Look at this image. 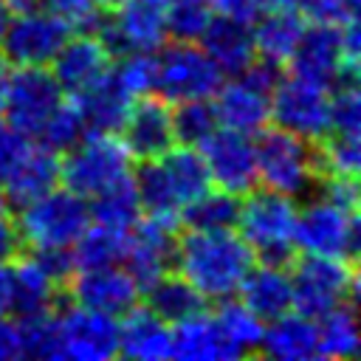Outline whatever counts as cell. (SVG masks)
I'll return each mask as SVG.
<instances>
[{"instance_id":"obj_1","label":"cell","mask_w":361,"mask_h":361,"mask_svg":"<svg viewBox=\"0 0 361 361\" xmlns=\"http://www.w3.org/2000/svg\"><path fill=\"white\" fill-rule=\"evenodd\" d=\"M257 257L251 245L234 231H183L175 243L172 271L180 274L203 299L237 296L245 274Z\"/></svg>"},{"instance_id":"obj_2","label":"cell","mask_w":361,"mask_h":361,"mask_svg":"<svg viewBox=\"0 0 361 361\" xmlns=\"http://www.w3.org/2000/svg\"><path fill=\"white\" fill-rule=\"evenodd\" d=\"M296 197L274 189H251L240 200L237 226L240 237L251 245L259 262L290 265L293 262V228H296Z\"/></svg>"},{"instance_id":"obj_3","label":"cell","mask_w":361,"mask_h":361,"mask_svg":"<svg viewBox=\"0 0 361 361\" xmlns=\"http://www.w3.org/2000/svg\"><path fill=\"white\" fill-rule=\"evenodd\" d=\"M257 152V180L265 189L299 197L316 189L319 166L313 141H305L282 127H265L254 141Z\"/></svg>"},{"instance_id":"obj_4","label":"cell","mask_w":361,"mask_h":361,"mask_svg":"<svg viewBox=\"0 0 361 361\" xmlns=\"http://www.w3.org/2000/svg\"><path fill=\"white\" fill-rule=\"evenodd\" d=\"M133 175V158L116 133H85L79 144L59 155V183L82 197Z\"/></svg>"},{"instance_id":"obj_5","label":"cell","mask_w":361,"mask_h":361,"mask_svg":"<svg viewBox=\"0 0 361 361\" xmlns=\"http://www.w3.org/2000/svg\"><path fill=\"white\" fill-rule=\"evenodd\" d=\"M87 223V197L65 186H54L45 195L28 200L17 214V228L23 245L28 248H71Z\"/></svg>"},{"instance_id":"obj_6","label":"cell","mask_w":361,"mask_h":361,"mask_svg":"<svg viewBox=\"0 0 361 361\" xmlns=\"http://www.w3.org/2000/svg\"><path fill=\"white\" fill-rule=\"evenodd\" d=\"M288 268H290L296 313L322 319L327 310L338 307L341 302H355L358 282H355V265L350 259L305 254Z\"/></svg>"},{"instance_id":"obj_7","label":"cell","mask_w":361,"mask_h":361,"mask_svg":"<svg viewBox=\"0 0 361 361\" xmlns=\"http://www.w3.org/2000/svg\"><path fill=\"white\" fill-rule=\"evenodd\" d=\"M220 82L223 73L197 42L172 39L155 51V93L172 104L183 99H212Z\"/></svg>"},{"instance_id":"obj_8","label":"cell","mask_w":361,"mask_h":361,"mask_svg":"<svg viewBox=\"0 0 361 361\" xmlns=\"http://www.w3.org/2000/svg\"><path fill=\"white\" fill-rule=\"evenodd\" d=\"M293 245L302 254L316 257H338V259H355L361 243H358V212H347L324 197L307 200L296 212V228H293Z\"/></svg>"},{"instance_id":"obj_9","label":"cell","mask_w":361,"mask_h":361,"mask_svg":"<svg viewBox=\"0 0 361 361\" xmlns=\"http://www.w3.org/2000/svg\"><path fill=\"white\" fill-rule=\"evenodd\" d=\"M62 99L65 93L48 65H14L0 93V113L17 130L37 135Z\"/></svg>"},{"instance_id":"obj_10","label":"cell","mask_w":361,"mask_h":361,"mask_svg":"<svg viewBox=\"0 0 361 361\" xmlns=\"http://www.w3.org/2000/svg\"><path fill=\"white\" fill-rule=\"evenodd\" d=\"M96 37L116 59L130 51H158L166 39V0H121L104 14Z\"/></svg>"},{"instance_id":"obj_11","label":"cell","mask_w":361,"mask_h":361,"mask_svg":"<svg viewBox=\"0 0 361 361\" xmlns=\"http://www.w3.org/2000/svg\"><path fill=\"white\" fill-rule=\"evenodd\" d=\"M73 28L51 8L8 14L0 31V51L8 65H51Z\"/></svg>"},{"instance_id":"obj_12","label":"cell","mask_w":361,"mask_h":361,"mask_svg":"<svg viewBox=\"0 0 361 361\" xmlns=\"http://www.w3.org/2000/svg\"><path fill=\"white\" fill-rule=\"evenodd\" d=\"M271 121L305 141H319L330 130V87L282 76L271 90Z\"/></svg>"},{"instance_id":"obj_13","label":"cell","mask_w":361,"mask_h":361,"mask_svg":"<svg viewBox=\"0 0 361 361\" xmlns=\"http://www.w3.org/2000/svg\"><path fill=\"white\" fill-rule=\"evenodd\" d=\"M54 330H56V358L71 361H107L118 355V319L71 305L54 307Z\"/></svg>"},{"instance_id":"obj_14","label":"cell","mask_w":361,"mask_h":361,"mask_svg":"<svg viewBox=\"0 0 361 361\" xmlns=\"http://www.w3.org/2000/svg\"><path fill=\"white\" fill-rule=\"evenodd\" d=\"M175 243H178V217L147 214L130 226L121 262L130 271V276L138 282L141 293L158 276L172 271Z\"/></svg>"},{"instance_id":"obj_15","label":"cell","mask_w":361,"mask_h":361,"mask_svg":"<svg viewBox=\"0 0 361 361\" xmlns=\"http://www.w3.org/2000/svg\"><path fill=\"white\" fill-rule=\"evenodd\" d=\"M197 152L203 155V164L209 169L212 186L231 192V195H245L251 192L257 180V152H254V135L217 127L209 138L197 144Z\"/></svg>"},{"instance_id":"obj_16","label":"cell","mask_w":361,"mask_h":361,"mask_svg":"<svg viewBox=\"0 0 361 361\" xmlns=\"http://www.w3.org/2000/svg\"><path fill=\"white\" fill-rule=\"evenodd\" d=\"M290 73L324 87H333L344 76H355L347 71L344 48H341V25L330 23H305V31L288 56Z\"/></svg>"},{"instance_id":"obj_17","label":"cell","mask_w":361,"mask_h":361,"mask_svg":"<svg viewBox=\"0 0 361 361\" xmlns=\"http://www.w3.org/2000/svg\"><path fill=\"white\" fill-rule=\"evenodd\" d=\"M65 288H68L73 305H82V307H90V310H99V313H107L116 319L141 302L138 282L121 265L73 271V276L68 279Z\"/></svg>"},{"instance_id":"obj_18","label":"cell","mask_w":361,"mask_h":361,"mask_svg":"<svg viewBox=\"0 0 361 361\" xmlns=\"http://www.w3.org/2000/svg\"><path fill=\"white\" fill-rule=\"evenodd\" d=\"M121 141L133 161H149L161 158L175 144L172 130V107L161 96H141L133 102L124 124H121Z\"/></svg>"},{"instance_id":"obj_19","label":"cell","mask_w":361,"mask_h":361,"mask_svg":"<svg viewBox=\"0 0 361 361\" xmlns=\"http://www.w3.org/2000/svg\"><path fill=\"white\" fill-rule=\"evenodd\" d=\"M113 56L107 54V48L102 45V39L96 34H85L76 31L65 39V45L56 51V56L51 59L48 71L54 73V79L59 82L62 93L76 96L79 90H85L87 85H93L107 68H110Z\"/></svg>"},{"instance_id":"obj_20","label":"cell","mask_w":361,"mask_h":361,"mask_svg":"<svg viewBox=\"0 0 361 361\" xmlns=\"http://www.w3.org/2000/svg\"><path fill=\"white\" fill-rule=\"evenodd\" d=\"M212 104L220 127L245 135H257L271 121V93L259 90L243 76H228V82H220L212 96Z\"/></svg>"},{"instance_id":"obj_21","label":"cell","mask_w":361,"mask_h":361,"mask_svg":"<svg viewBox=\"0 0 361 361\" xmlns=\"http://www.w3.org/2000/svg\"><path fill=\"white\" fill-rule=\"evenodd\" d=\"M197 45L206 51V56L223 73V79L240 76L257 59V45H254L251 25L228 20V17H220V14L212 17V23L206 25V31L197 39Z\"/></svg>"},{"instance_id":"obj_22","label":"cell","mask_w":361,"mask_h":361,"mask_svg":"<svg viewBox=\"0 0 361 361\" xmlns=\"http://www.w3.org/2000/svg\"><path fill=\"white\" fill-rule=\"evenodd\" d=\"M8 290H11V307L17 319H31L51 313L59 302V285L39 268V262L31 254H20L8 262Z\"/></svg>"},{"instance_id":"obj_23","label":"cell","mask_w":361,"mask_h":361,"mask_svg":"<svg viewBox=\"0 0 361 361\" xmlns=\"http://www.w3.org/2000/svg\"><path fill=\"white\" fill-rule=\"evenodd\" d=\"M73 102L85 118L87 133H118L135 99L121 87L116 73L107 68L93 85L79 90Z\"/></svg>"},{"instance_id":"obj_24","label":"cell","mask_w":361,"mask_h":361,"mask_svg":"<svg viewBox=\"0 0 361 361\" xmlns=\"http://www.w3.org/2000/svg\"><path fill=\"white\" fill-rule=\"evenodd\" d=\"M237 296L262 322H271V319L293 310L290 268L288 265H274V262H259V265L254 262V268L245 274Z\"/></svg>"},{"instance_id":"obj_25","label":"cell","mask_w":361,"mask_h":361,"mask_svg":"<svg viewBox=\"0 0 361 361\" xmlns=\"http://www.w3.org/2000/svg\"><path fill=\"white\" fill-rule=\"evenodd\" d=\"M169 347L172 327L149 307L133 305L118 316V355L135 361H161L169 358Z\"/></svg>"},{"instance_id":"obj_26","label":"cell","mask_w":361,"mask_h":361,"mask_svg":"<svg viewBox=\"0 0 361 361\" xmlns=\"http://www.w3.org/2000/svg\"><path fill=\"white\" fill-rule=\"evenodd\" d=\"M268 358L276 361H307L319 358V322L310 316H302L296 310H288L262 327L259 350Z\"/></svg>"},{"instance_id":"obj_27","label":"cell","mask_w":361,"mask_h":361,"mask_svg":"<svg viewBox=\"0 0 361 361\" xmlns=\"http://www.w3.org/2000/svg\"><path fill=\"white\" fill-rule=\"evenodd\" d=\"M59 183V155L42 144H34L25 161L0 183V192L8 206H25L28 200L45 195Z\"/></svg>"},{"instance_id":"obj_28","label":"cell","mask_w":361,"mask_h":361,"mask_svg":"<svg viewBox=\"0 0 361 361\" xmlns=\"http://www.w3.org/2000/svg\"><path fill=\"white\" fill-rule=\"evenodd\" d=\"M302 31H305V14L296 11V8L268 6L251 23L257 54L259 56H268L274 62H288V56L293 54Z\"/></svg>"},{"instance_id":"obj_29","label":"cell","mask_w":361,"mask_h":361,"mask_svg":"<svg viewBox=\"0 0 361 361\" xmlns=\"http://www.w3.org/2000/svg\"><path fill=\"white\" fill-rule=\"evenodd\" d=\"M212 319H214V327H217V333L223 338L228 361L254 355L259 350V338H262L265 322L254 310H248L240 299H234V296L220 299V307L214 310Z\"/></svg>"},{"instance_id":"obj_30","label":"cell","mask_w":361,"mask_h":361,"mask_svg":"<svg viewBox=\"0 0 361 361\" xmlns=\"http://www.w3.org/2000/svg\"><path fill=\"white\" fill-rule=\"evenodd\" d=\"M172 327V347H169V358H180V361H228L223 338L214 327V319L200 310Z\"/></svg>"},{"instance_id":"obj_31","label":"cell","mask_w":361,"mask_h":361,"mask_svg":"<svg viewBox=\"0 0 361 361\" xmlns=\"http://www.w3.org/2000/svg\"><path fill=\"white\" fill-rule=\"evenodd\" d=\"M141 296H147V307L158 313L166 324H178L206 307V299L180 274H172V271L158 276L149 288H144Z\"/></svg>"},{"instance_id":"obj_32","label":"cell","mask_w":361,"mask_h":361,"mask_svg":"<svg viewBox=\"0 0 361 361\" xmlns=\"http://www.w3.org/2000/svg\"><path fill=\"white\" fill-rule=\"evenodd\" d=\"M240 195L223 189H206L178 212V223L186 231H226L237 226Z\"/></svg>"},{"instance_id":"obj_33","label":"cell","mask_w":361,"mask_h":361,"mask_svg":"<svg viewBox=\"0 0 361 361\" xmlns=\"http://www.w3.org/2000/svg\"><path fill=\"white\" fill-rule=\"evenodd\" d=\"M161 164L166 169V178L175 189V197L180 206H186L189 200H195L197 195H203L206 189H212V178L209 169L203 164V155L197 152V147L189 144H172L164 155Z\"/></svg>"},{"instance_id":"obj_34","label":"cell","mask_w":361,"mask_h":361,"mask_svg":"<svg viewBox=\"0 0 361 361\" xmlns=\"http://www.w3.org/2000/svg\"><path fill=\"white\" fill-rule=\"evenodd\" d=\"M124 245H127V231L102 226V223H87V228L76 237L71 245L73 265L76 271L87 268H104V265H121L124 259Z\"/></svg>"},{"instance_id":"obj_35","label":"cell","mask_w":361,"mask_h":361,"mask_svg":"<svg viewBox=\"0 0 361 361\" xmlns=\"http://www.w3.org/2000/svg\"><path fill=\"white\" fill-rule=\"evenodd\" d=\"M319 322V358L350 361L358 355V319L355 302H341Z\"/></svg>"},{"instance_id":"obj_36","label":"cell","mask_w":361,"mask_h":361,"mask_svg":"<svg viewBox=\"0 0 361 361\" xmlns=\"http://www.w3.org/2000/svg\"><path fill=\"white\" fill-rule=\"evenodd\" d=\"M87 200H90L87 203L90 220L102 223V226H110V228H118V231H130V226L144 214L135 183H133V175L107 186V189H102L99 195H93Z\"/></svg>"},{"instance_id":"obj_37","label":"cell","mask_w":361,"mask_h":361,"mask_svg":"<svg viewBox=\"0 0 361 361\" xmlns=\"http://www.w3.org/2000/svg\"><path fill=\"white\" fill-rule=\"evenodd\" d=\"M133 183L141 200V209L147 214H158V217H178L180 203L175 197V189L166 178V169L161 164V158H149V161H138V166L133 169Z\"/></svg>"},{"instance_id":"obj_38","label":"cell","mask_w":361,"mask_h":361,"mask_svg":"<svg viewBox=\"0 0 361 361\" xmlns=\"http://www.w3.org/2000/svg\"><path fill=\"white\" fill-rule=\"evenodd\" d=\"M313 149H316L319 175H353V178H358V166H361L358 135L327 130L313 144Z\"/></svg>"},{"instance_id":"obj_39","label":"cell","mask_w":361,"mask_h":361,"mask_svg":"<svg viewBox=\"0 0 361 361\" xmlns=\"http://www.w3.org/2000/svg\"><path fill=\"white\" fill-rule=\"evenodd\" d=\"M220 124H217V113H214L212 99H183V102H175V107H172L175 144L197 147Z\"/></svg>"},{"instance_id":"obj_40","label":"cell","mask_w":361,"mask_h":361,"mask_svg":"<svg viewBox=\"0 0 361 361\" xmlns=\"http://www.w3.org/2000/svg\"><path fill=\"white\" fill-rule=\"evenodd\" d=\"M85 133H87V127H85V118H82V113H79V107H76V102H59L56 107H54V113L42 121V127H39V144L42 147H48V149H54L56 155H62V152H68L73 144H79L82 138H85Z\"/></svg>"},{"instance_id":"obj_41","label":"cell","mask_w":361,"mask_h":361,"mask_svg":"<svg viewBox=\"0 0 361 361\" xmlns=\"http://www.w3.org/2000/svg\"><path fill=\"white\" fill-rule=\"evenodd\" d=\"M212 17L214 11L209 0H166V37L180 42H197Z\"/></svg>"},{"instance_id":"obj_42","label":"cell","mask_w":361,"mask_h":361,"mask_svg":"<svg viewBox=\"0 0 361 361\" xmlns=\"http://www.w3.org/2000/svg\"><path fill=\"white\" fill-rule=\"evenodd\" d=\"M110 71L116 73V79L121 82V87L133 96L141 99L147 93H155V51H130L116 56V62L110 65Z\"/></svg>"},{"instance_id":"obj_43","label":"cell","mask_w":361,"mask_h":361,"mask_svg":"<svg viewBox=\"0 0 361 361\" xmlns=\"http://www.w3.org/2000/svg\"><path fill=\"white\" fill-rule=\"evenodd\" d=\"M330 130L333 133H361V99L355 76H344L330 87Z\"/></svg>"},{"instance_id":"obj_44","label":"cell","mask_w":361,"mask_h":361,"mask_svg":"<svg viewBox=\"0 0 361 361\" xmlns=\"http://www.w3.org/2000/svg\"><path fill=\"white\" fill-rule=\"evenodd\" d=\"M42 6L59 14L73 31H85V34H96L107 11L99 0H42Z\"/></svg>"},{"instance_id":"obj_45","label":"cell","mask_w":361,"mask_h":361,"mask_svg":"<svg viewBox=\"0 0 361 361\" xmlns=\"http://www.w3.org/2000/svg\"><path fill=\"white\" fill-rule=\"evenodd\" d=\"M34 147V135L17 130L6 118H0V183L25 161Z\"/></svg>"},{"instance_id":"obj_46","label":"cell","mask_w":361,"mask_h":361,"mask_svg":"<svg viewBox=\"0 0 361 361\" xmlns=\"http://www.w3.org/2000/svg\"><path fill=\"white\" fill-rule=\"evenodd\" d=\"M302 14L310 23H330V25H344L355 20L358 14V0H305Z\"/></svg>"},{"instance_id":"obj_47","label":"cell","mask_w":361,"mask_h":361,"mask_svg":"<svg viewBox=\"0 0 361 361\" xmlns=\"http://www.w3.org/2000/svg\"><path fill=\"white\" fill-rule=\"evenodd\" d=\"M316 186H319V197L347 212H358V183L353 175H319Z\"/></svg>"},{"instance_id":"obj_48","label":"cell","mask_w":361,"mask_h":361,"mask_svg":"<svg viewBox=\"0 0 361 361\" xmlns=\"http://www.w3.org/2000/svg\"><path fill=\"white\" fill-rule=\"evenodd\" d=\"M31 257L39 262V268H42L59 288H65L68 279H71L73 271H76L71 248H31Z\"/></svg>"},{"instance_id":"obj_49","label":"cell","mask_w":361,"mask_h":361,"mask_svg":"<svg viewBox=\"0 0 361 361\" xmlns=\"http://www.w3.org/2000/svg\"><path fill=\"white\" fill-rule=\"evenodd\" d=\"M209 6L220 17H228V20H237V23H248L251 25L268 8V0H209Z\"/></svg>"},{"instance_id":"obj_50","label":"cell","mask_w":361,"mask_h":361,"mask_svg":"<svg viewBox=\"0 0 361 361\" xmlns=\"http://www.w3.org/2000/svg\"><path fill=\"white\" fill-rule=\"evenodd\" d=\"M20 254H23V237L17 220L8 214V209H0V265H8Z\"/></svg>"},{"instance_id":"obj_51","label":"cell","mask_w":361,"mask_h":361,"mask_svg":"<svg viewBox=\"0 0 361 361\" xmlns=\"http://www.w3.org/2000/svg\"><path fill=\"white\" fill-rule=\"evenodd\" d=\"M23 358V330L20 322L0 316V361Z\"/></svg>"},{"instance_id":"obj_52","label":"cell","mask_w":361,"mask_h":361,"mask_svg":"<svg viewBox=\"0 0 361 361\" xmlns=\"http://www.w3.org/2000/svg\"><path fill=\"white\" fill-rule=\"evenodd\" d=\"M11 290H8V265H0V316H8Z\"/></svg>"},{"instance_id":"obj_53","label":"cell","mask_w":361,"mask_h":361,"mask_svg":"<svg viewBox=\"0 0 361 361\" xmlns=\"http://www.w3.org/2000/svg\"><path fill=\"white\" fill-rule=\"evenodd\" d=\"M268 6H279V8H296V11H302L305 0H268Z\"/></svg>"},{"instance_id":"obj_54","label":"cell","mask_w":361,"mask_h":361,"mask_svg":"<svg viewBox=\"0 0 361 361\" xmlns=\"http://www.w3.org/2000/svg\"><path fill=\"white\" fill-rule=\"evenodd\" d=\"M8 71H11V65H8V59H6V56H3V51H0V93H3V85H6Z\"/></svg>"},{"instance_id":"obj_55","label":"cell","mask_w":361,"mask_h":361,"mask_svg":"<svg viewBox=\"0 0 361 361\" xmlns=\"http://www.w3.org/2000/svg\"><path fill=\"white\" fill-rule=\"evenodd\" d=\"M6 20H8V11H6V0H0V31H3Z\"/></svg>"},{"instance_id":"obj_56","label":"cell","mask_w":361,"mask_h":361,"mask_svg":"<svg viewBox=\"0 0 361 361\" xmlns=\"http://www.w3.org/2000/svg\"><path fill=\"white\" fill-rule=\"evenodd\" d=\"M99 3H102V6H104V8H113V6H118V3H121V0H99Z\"/></svg>"},{"instance_id":"obj_57","label":"cell","mask_w":361,"mask_h":361,"mask_svg":"<svg viewBox=\"0 0 361 361\" xmlns=\"http://www.w3.org/2000/svg\"><path fill=\"white\" fill-rule=\"evenodd\" d=\"M0 209H8V203H6V197H3V192H0Z\"/></svg>"}]
</instances>
